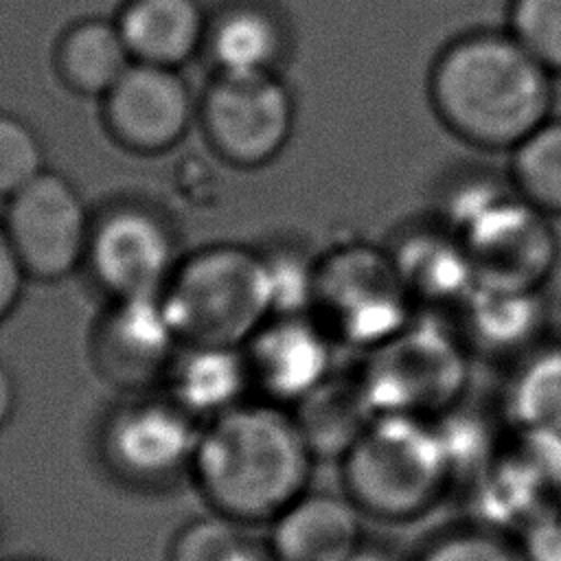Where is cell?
<instances>
[{
	"label": "cell",
	"mask_w": 561,
	"mask_h": 561,
	"mask_svg": "<svg viewBox=\"0 0 561 561\" xmlns=\"http://www.w3.org/2000/svg\"><path fill=\"white\" fill-rule=\"evenodd\" d=\"M351 561H399V559H394V554L390 550H386V548L364 543L362 550Z\"/></svg>",
	"instance_id": "34"
},
{
	"label": "cell",
	"mask_w": 561,
	"mask_h": 561,
	"mask_svg": "<svg viewBox=\"0 0 561 561\" xmlns=\"http://www.w3.org/2000/svg\"><path fill=\"white\" fill-rule=\"evenodd\" d=\"M410 561H524L513 533L471 519L430 535Z\"/></svg>",
	"instance_id": "27"
},
{
	"label": "cell",
	"mask_w": 561,
	"mask_h": 561,
	"mask_svg": "<svg viewBox=\"0 0 561 561\" xmlns=\"http://www.w3.org/2000/svg\"><path fill=\"white\" fill-rule=\"evenodd\" d=\"M167 561H272L265 541L248 526L210 513L178 528L167 548Z\"/></svg>",
	"instance_id": "26"
},
{
	"label": "cell",
	"mask_w": 561,
	"mask_h": 561,
	"mask_svg": "<svg viewBox=\"0 0 561 561\" xmlns=\"http://www.w3.org/2000/svg\"><path fill=\"white\" fill-rule=\"evenodd\" d=\"M199 123L213 149L237 167H261L287 145L294 101L274 72H219L199 103Z\"/></svg>",
	"instance_id": "9"
},
{
	"label": "cell",
	"mask_w": 561,
	"mask_h": 561,
	"mask_svg": "<svg viewBox=\"0 0 561 561\" xmlns=\"http://www.w3.org/2000/svg\"><path fill=\"white\" fill-rule=\"evenodd\" d=\"M18 408V386L11 373L0 364V432L9 425L13 419V412Z\"/></svg>",
	"instance_id": "33"
},
{
	"label": "cell",
	"mask_w": 561,
	"mask_h": 561,
	"mask_svg": "<svg viewBox=\"0 0 561 561\" xmlns=\"http://www.w3.org/2000/svg\"><path fill=\"white\" fill-rule=\"evenodd\" d=\"M513 535L524 561H561V511L537 517Z\"/></svg>",
	"instance_id": "31"
},
{
	"label": "cell",
	"mask_w": 561,
	"mask_h": 561,
	"mask_svg": "<svg viewBox=\"0 0 561 561\" xmlns=\"http://www.w3.org/2000/svg\"><path fill=\"white\" fill-rule=\"evenodd\" d=\"M92 224L79 191L50 171L13 193L2 219L26 276L37 280H59L85 261Z\"/></svg>",
	"instance_id": "11"
},
{
	"label": "cell",
	"mask_w": 561,
	"mask_h": 561,
	"mask_svg": "<svg viewBox=\"0 0 561 561\" xmlns=\"http://www.w3.org/2000/svg\"><path fill=\"white\" fill-rule=\"evenodd\" d=\"M313 307L335 344L364 353L419 313L388 248L364 243L337 248L316 263Z\"/></svg>",
	"instance_id": "6"
},
{
	"label": "cell",
	"mask_w": 561,
	"mask_h": 561,
	"mask_svg": "<svg viewBox=\"0 0 561 561\" xmlns=\"http://www.w3.org/2000/svg\"><path fill=\"white\" fill-rule=\"evenodd\" d=\"M476 519L517 533L561 511V434L508 425L471 484Z\"/></svg>",
	"instance_id": "8"
},
{
	"label": "cell",
	"mask_w": 561,
	"mask_h": 561,
	"mask_svg": "<svg viewBox=\"0 0 561 561\" xmlns=\"http://www.w3.org/2000/svg\"><path fill=\"white\" fill-rule=\"evenodd\" d=\"M471 355L456 329L416 313L403 329L366 351L355 370L375 414L438 419L469 386Z\"/></svg>",
	"instance_id": "5"
},
{
	"label": "cell",
	"mask_w": 561,
	"mask_h": 561,
	"mask_svg": "<svg viewBox=\"0 0 561 561\" xmlns=\"http://www.w3.org/2000/svg\"><path fill=\"white\" fill-rule=\"evenodd\" d=\"M55 61L68 88L103 99L134 59L116 20L88 18L64 31Z\"/></svg>",
	"instance_id": "22"
},
{
	"label": "cell",
	"mask_w": 561,
	"mask_h": 561,
	"mask_svg": "<svg viewBox=\"0 0 561 561\" xmlns=\"http://www.w3.org/2000/svg\"><path fill=\"white\" fill-rule=\"evenodd\" d=\"M458 335L469 355L517 362L541 344L548 322L543 291L473 287L456 307Z\"/></svg>",
	"instance_id": "18"
},
{
	"label": "cell",
	"mask_w": 561,
	"mask_h": 561,
	"mask_svg": "<svg viewBox=\"0 0 561 561\" xmlns=\"http://www.w3.org/2000/svg\"><path fill=\"white\" fill-rule=\"evenodd\" d=\"M508 156L515 193L550 219L561 217V118H548Z\"/></svg>",
	"instance_id": "25"
},
{
	"label": "cell",
	"mask_w": 561,
	"mask_h": 561,
	"mask_svg": "<svg viewBox=\"0 0 561 561\" xmlns=\"http://www.w3.org/2000/svg\"><path fill=\"white\" fill-rule=\"evenodd\" d=\"M316 458H342L375 419L357 375L333 373L289 408Z\"/></svg>",
	"instance_id": "21"
},
{
	"label": "cell",
	"mask_w": 561,
	"mask_h": 561,
	"mask_svg": "<svg viewBox=\"0 0 561 561\" xmlns=\"http://www.w3.org/2000/svg\"><path fill=\"white\" fill-rule=\"evenodd\" d=\"M202 425L162 390L127 394L101 423L99 454L118 482L160 491L191 473Z\"/></svg>",
	"instance_id": "7"
},
{
	"label": "cell",
	"mask_w": 561,
	"mask_h": 561,
	"mask_svg": "<svg viewBox=\"0 0 561 561\" xmlns=\"http://www.w3.org/2000/svg\"><path fill=\"white\" fill-rule=\"evenodd\" d=\"M416 309H456L476 287L462 239L438 217L401 230L388 248Z\"/></svg>",
	"instance_id": "17"
},
{
	"label": "cell",
	"mask_w": 561,
	"mask_h": 561,
	"mask_svg": "<svg viewBox=\"0 0 561 561\" xmlns=\"http://www.w3.org/2000/svg\"><path fill=\"white\" fill-rule=\"evenodd\" d=\"M206 42L219 72H274L283 50V31L270 11L241 4L217 15Z\"/></svg>",
	"instance_id": "23"
},
{
	"label": "cell",
	"mask_w": 561,
	"mask_h": 561,
	"mask_svg": "<svg viewBox=\"0 0 561 561\" xmlns=\"http://www.w3.org/2000/svg\"><path fill=\"white\" fill-rule=\"evenodd\" d=\"M502 410L508 425L561 434V344H539L513 364Z\"/></svg>",
	"instance_id": "24"
},
{
	"label": "cell",
	"mask_w": 561,
	"mask_h": 561,
	"mask_svg": "<svg viewBox=\"0 0 561 561\" xmlns=\"http://www.w3.org/2000/svg\"><path fill=\"white\" fill-rule=\"evenodd\" d=\"M364 517L344 493L305 491L267 524L265 546L272 561H351L366 543Z\"/></svg>",
	"instance_id": "16"
},
{
	"label": "cell",
	"mask_w": 561,
	"mask_h": 561,
	"mask_svg": "<svg viewBox=\"0 0 561 561\" xmlns=\"http://www.w3.org/2000/svg\"><path fill=\"white\" fill-rule=\"evenodd\" d=\"M116 24L134 61L169 68L188 61L208 33L197 0H127Z\"/></svg>",
	"instance_id": "20"
},
{
	"label": "cell",
	"mask_w": 561,
	"mask_h": 561,
	"mask_svg": "<svg viewBox=\"0 0 561 561\" xmlns=\"http://www.w3.org/2000/svg\"><path fill=\"white\" fill-rule=\"evenodd\" d=\"M160 298L184 346L243 348L272 318L265 256L241 245L182 259Z\"/></svg>",
	"instance_id": "4"
},
{
	"label": "cell",
	"mask_w": 561,
	"mask_h": 561,
	"mask_svg": "<svg viewBox=\"0 0 561 561\" xmlns=\"http://www.w3.org/2000/svg\"><path fill=\"white\" fill-rule=\"evenodd\" d=\"M342 493L366 515L408 524L427 515L454 489L436 419L375 414L340 458Z\"/></svg>",
	"instance_id": "3"
},
{
	"label": "cell",
	"mask_w": 561,
	"mask_h": 561,
	"mask_svg": "<svg viewBox=\"0 0 561 561\" xmlns=\"http://www.w3.org/2000/svg\"><path fill=\"white\" fill-rule=\"evenodd\" d=\"M182 346L160 296L114 298L90 333L94 370L125 394L160 390Z\"/></svg>",
	"instance_id": "12"
},
{
	"label": "cell",
	"mask_w": 561,
	"mask_h": 561,
	"mask_svg": "<svg viewBox=\"0 0 561 561\" xmlns=\"http://www.w3.org/2000/svg\"><path fill=\"white\" fill-rule=\"evenodd\" d=\"M272 316H300L313 307L316 298V263H307L302 256L278 252L265 256Z\"/></svg>",
	"instance_id": "30"
},
{
	"label": "cell",
	"mask_w": 561,
	"mask_h": 561,
	"mask_svg": "<svg viewBox=\"0 0 561 561\" xmlns=\"http://www.w3.org/2000/svg\"><path fill=\"white\" fill-rule=\"evenodd\" d=\"M458 237L476 287L541 291L559 259L550 217L522 199L515 188L469 221Z\"/></svg>",
	"instance_id": "10"
},
{
	"label": "cell",
	"mask_w": 561,
	"mask_h": 561,
	"mask_svg": "<svg viewBox=\"0 0 561 561\" xmlns=\"http://www.w3.org/2000/svg\"><path fill=\"white\" fill-rule=\"evenodd\" d=\"M316 460L289 408L245 399L202 425L188 476L213 513L250 528L309 491Z\"/></svg>",
	"instance_id": "2"
},
{
	"label": "cell",
	"mask_w": 561,
	"mask_h": 561,
	"mask_svg": "<svg viewBox=\"0 0 561 561\" xmlns=\"http://www.w3.org/2000/svg\"><path fill=\"white\" fill-rule=\"evenodd\" d=\"M425 92L456 140L511 153L552 118L554 75L506 26L473 28L438 48Z\"/></svg>",
	"instance_id": "1"
},
{
	"label": "cell",
	"mask_w": 561,
	"mask_h": 561,
	"mask_svg": "<svg viewBox=\"0 0 561 561\" xmlns=\"http://www.w3.org/2000/svg\"><path fill=\"white\" fill-rule=\"evenodd\" d=\"M506 28L554 75H561V0H511Z\"/></svg>",
	"instance_id": "28"
},
{
	"label": "cell",
	"mask_w": 561,
	"mask_h": 561,
	"mask_svg": "<svg viewBox=\"0 0 561 561\" xmlns=\"http://www.w3.org/2000/svg\"><path fill=\"white\" fill-rule=\"evenodd\" d=\"M7 561H48V559H42V557H28V554H24V557H11V559H7Z\"/></svg>",
	"instance_id": "35"
},
{
	"label": "cell",
	"mask_w": 561,
	"mask_h": 561,
	"mask_svg": "<svg viewBox=\"0 0 561 561\" xmlns=\"http://www.w3.org/2000/svg\"><path fill=\"white\" fill-rule=\"evenodd\" d=\"M26 278L24 265L0 221V322H4L18 307Z\"/></svg>",
	"instance_id": "32"
},
{
	"label": "cell",
	"mask_w": 561,
	"mask_h": 561,
	"mask_svg": "<svg viewBox=\"0 0 561 561\" xmlns=\"http://www.w3.org/2000/svg\"><path fill=\"white\" fill-rule=\"evenodd\" d=\"M110 134L131 151L160 153L180 142L193 118V99L178 68L131 61L103 96Z\"/></svg>",
	"instance_id": "15"
},
{
	"label": "cell",
	"mask_w": 561,
	"mask_h": 561,
	"mask_svg": "<svg viewBox=\"0 0 561 561\" xmlns=\"http://www.w3.org/2000/svg\"><path fill=\"white\" fill-rule=\"evenodd\" d=\"M169 226L151 210L121 206L92 224L88 265L110 298L162 296L178 267Z\"/></svg>",
	"instance_id": "13"
},
{
	"label": "cell",
	"mask_w": 561,
	"mask_h": 561,
	"mask_svg": "<svg viewBox=\"0 0 561 561\" xmlns=\"http://www.w3.org/2000/svg\"><path fill=\"white\" fill-rule=\"evenodd\" d=\"M160 390L206 423L250 399L252 381L243 348L182 346Z\"/></svg>",
	"instance_id": "19"
},
{
	"label": "cell",
	"mask_w": 561,
	"mask_h": 561,
	"mask_svg": "<svg viewBox=\"0 0 561 561\" xmlns=\"http://www.w3.org/2000/svg\"><path fill=\"white\" fill-rule=\"evenodd\" d=\"M46 171L37 134L9 112H0V197L9 199Z\"/></svg>",
	"instance_id": "29"
},
{
	"label": "cell",
	"mask_w": 561,
	"mask_h": 561,
	"mask_svg": "<svg viewBox=\"0 0 561 561\" xmlns=\"http://www.w3.org/2000/svg\"><path fill=\"white\" fill-rule=\"evenodd\" d=\"M252 392L294 408L335 373V340L307 313L272 316L243 346Z\"/></svg>",
	"instance_id": "14"
}]
</instances>
